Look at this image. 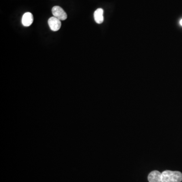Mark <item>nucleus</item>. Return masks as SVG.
Returning <instances> with one entry per match:
<instances>
[{"mask_svg": "<svg viewBox=\"0 0 182 182\" xmlns=\"http://www.w3.org/2000/svg\"><path fill=\"white\" fill-rule=\"evenodd\" d=\"M182 174L178 171H165L162 173V182H181Z\"/></svg>", "mask_w": 182, "mask_h": 182, "instance_id": "1", "label": "nucleus"}, {"mask_svg": "<svg viewBox=\"0 0 182 182\" xmlns=\"http://www.w3.org/2000/svg\"><path fill=\"white\" fill-rule=\"evenodd\" d=\"M53 15L60 20H65L67 18V15L61 7L56 6L52 9Z\"/></svg>", "mask_w": 182, "mask_h": 182, "instance_id": "2", "label": "nucleus"}, {"mask_svg": "<svg viewBox=\"0 0 182 182\" xmlns=\"http://www.w3.org/2000/svg\"><path fill=\"white\" fill-rule=\"evenodd\" d=\"M48 25L50 29L53 32H57L60 29L61 26V20L55 17H51L49 19Z\"/></svg>", "mask_w": 182, "mask_h": 182, "instance_id": "3", "label": "nucleus"}, {"mask_svg": "<svg viewBox=\"0 0 182 182\" xmlns=\"http://www.w3.org/2000/svg\"><path fill=\"white\" fill-rule=\"evenodd\" d=\"M148 180L149 182H162V173L157 171H152L149 174Z\"/></svg>", "mask_w": 182, "mask_h": 182, "instance_id": "4", "label": "nucleus"}, {"mask_svg": "<svg viewBox=\"0 0 182 182\" xmlns=\"http://www.w3.org/2000/svg\"><path fill=\"white\" fill-rule=\"evenodd\" d=\"M21 21L24 26L26 27L30 26L33 21V15L30 12L25 13L22 16Z\"/></svg>", "mask_w": 182, "mask_h": 182, "instance_id": "5", "label": "nucleus"}, {"mask_svg": "<svg viewBox=\"0 0 182 182\" xmlns=\"http://www.w3.org/2000/svg\"><path fill=\"white\" fill-rule=\"evenodd\" d=\"M103 10L101 8L97 9L95 11L94 14V20L97 24H101L103 22Z\"/></svg>", "mask_w": 182, "mask_h": 182, "instance_id": "6", "label": "nucleus"}, {"mask_svg": "<svg viewBox=\"0 0 182 182\" xmlns=\"http://www.w3.org/2000/svg\"><path fill=\"white\" fill-rule=\"evenodd\" d=\"M180 25H181V26H182V19L180 20Z\"/></svg>", "mask_w": 182, "mask_h": 182, "instance_id": "7", "label": "nucleus"}]
</instances>
